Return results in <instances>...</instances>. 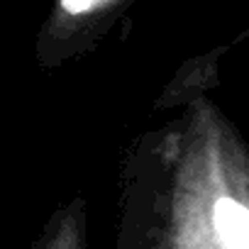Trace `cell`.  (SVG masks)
<instances>
[{
  "label": "cell",
  "mask_w": 249,
  "mask_h": 249,
  "mask_svg": "<svg viewBox=\"0 0 249 249\" xmlns=\"http://www.w3.org/2000/svg\"><path fill=\"white\" fill-rule=\"evenodd\" d=\"M42 249H83V205L76 200L52 230Z\"/></svg>",
  "instance_id": "obj_1"
},
{
  "label": "cell",
  "mask_w": 249,
  "mask_h": 249,
  "mask_svg": "<svg viewBox=\"0 0 249 249\" xmlns=\"http://www.w3.org/2000/svg\"><path fill=\"white\" fill-rule=\"evenodd\" d=\"M100 3H105V0H61V8L66 13H88V10H95Z\"/></svg>",
  "instance_id": "obj_2"
}]
</instances>
